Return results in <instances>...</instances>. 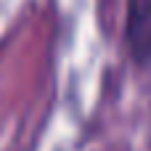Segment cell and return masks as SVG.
Instances as JSON below:
<instances>
[{"label": "cell", "mask_w": 151, "mask_h": 151, "mask_svg": "<svg viewBox=\"0 0 151 151\" xmlns=\"http://www.w3.org/2000/svg\"><path fill=\"white\" fill-rule=\"evenodd\" d=\"M122 40L135 66H151V0H125Z\"/></svg>", "instance_id": "cell-1"}]
</instances>
